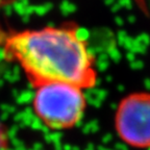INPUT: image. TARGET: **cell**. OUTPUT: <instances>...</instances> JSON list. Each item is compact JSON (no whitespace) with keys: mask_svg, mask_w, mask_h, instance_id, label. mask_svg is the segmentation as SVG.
I'll return each mask as SVG.
<instances>
[{"mask_svg":"<svg viewBox=\"0 0 150 150\" xmlns=\"http://www.w3.org/2000/svg\"><path fill=\"white\" fill-rule=\"evenodd\" d=\"M0 46L33 84L63 81L87 90L97 83L95 59L74 25L9 31Z\"/></svg>","mask_w":150,"mask_h":150,"instance_id":"cell-1","label":"cell"},{"mask_svg":"<svg viewBox=\"0 0 150 150\" xmlns=\"http://www.w3.org/2000/svg\"><path fill=\"white\" fill-rule=\"evenodd\" d=\"M33 110L38 118L51 129L74 127L83 117L87 108L84 90L63 81L35 84Z\"/></svg>","mask_w":150,"mask_h":150,"instance_id":"cell-2","label":"cell"},{"mask_svg":"<svg viewBox=\"0 0 150 150\" xmlns=\"http://www.w3.org/2000/svg\"><path fill=\"white\" fill-rule=\"evenodd\" d=\"M118 138L134 149H150V92H134L119 101L114 117Z\"/></svg>","mask_w":150,"mask_h":150,"instance_id":"cell-3","label":"cell"}]
</instances>
